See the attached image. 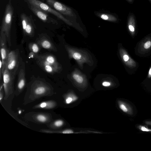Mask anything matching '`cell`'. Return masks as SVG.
<instances>
[{
    "mask_svg": "<svg viewBox=\"0 0 151 151\" xmlns=\"http://www.w3.org/2000/svg\"><path fill=\"white\" fill-rule=\"evenodd\" d=\"M37 64L45 71L51 74L58 72L61 68L55 57L49 54L35 56Z\"/></svg>",
    "mask_w": 151,
    "mask_h": 151,
    "instance_id": "6da1fadb",
    "label": "cell"
},
{
    "mask_svg": "<svg viewBox=\"0 0 151 151\" xmlns=\"http://www.w3.org/2000/svg\"><path fill=\"white\" fill-rule=\"evenodd\" d=\"M13 8L11 0L7 4L1 27V31L5 34L7 42L9 46L11 45V29L12 24Z\"/></svg>",
    "mask_w": 151,
    "mask_h": 151,
    "instance_id": "7a4b0ae2",
    "label": "cell"
},
{
    "mask_svg": "<svg viewBox=\"0 0 151 151\" xmlns=\"http://www.w3.org/2000/svg\"><path fill=\"white\" fill-rule=\"evenodd\" d=\"M27 4H31L47 13L55 15L66 23L70 24V22L61 13L52 8L48 5L39 0H24Z\"/></svg>",
    "mask_w": 151,
    "mask_h": 151,
    "instance_id": "3957f363",
    "label": "cell"
},
{
    "mask_svg": "<svg viewBox=\"0 0 151 151\" xmlns=\"http://www.w3.org/2000/svg\"><path fill=\"white\" fill-rule=\"evenodd\" d=\"M19 56L18 51L14 50L10 51L5 67L14 76L19 66Z\"/></svg>",
    "mask_w": 151,
    "mask_h": 151,
    "instance_id": "277c9868",
    "label": "cell"
},
{
    "mask_svg": "<svg viewBox=\"0 0 151 151\" xmlns=\"http://www.w3.org/2000/svg\"><path fill=\"white\" fill-rule=\"evenodd\" d=\"M22 29L24 34L32 36L34 33V27L31 18L22 13L20 16Z\"/></svg>",
    "mask_w": 151,
    "mask_h": 151,
    "instance_id": "5b68a950",
    "label": "cell"
},
{
    "mask_svg": "<svg viewBox=\"0 0 151 151\" xmlns=\"http://www.w3.org/2000/svg\"><path fill=\"white\" fill-rule=\"evenodd\" d=\"M27 4L30 10L43 22L56 24H58L57 21L50 16L47 12L31 4Z\"/></svg>",
    "mask_w": 151,
    "mask_h": 151,
    "instance_id": "8992f818",
    "label": "cell"
},
{
    "mask_svg": "<svg viewBox=\"0 0 151 151\" xmlns=\"http://www.w3.org/2000/svg\"><path fill=\"white\" fill-rule=\"evenodd\" d=\"M6 37L4 33L0 31V49L1 57L2 63L3 71L5 69L9 52L7 47Z\"/></svg>",
    "mask_w": 151,
    "mask_h": 151,
    "instance_id": "52a82bcc",
    "label": "cell"
},
{
    "mask_svg": "<svg viewBox=\"0 0 151 151\" xmlns=\"http://www.w3.org/2000/svg\"><path fill=\"white\" fill-rule=\"evenodd\" d=\"M47 4L61 14L73 16L72 10L69 7L55 0H46Z\"/></svg>",
    "mask_w": 151,
    "mask_h": 151,
    "instance_id": "ba28073f",
    "label": "cell"
},
{
    "mask_svg": "<svg viewBox=\"0 0 151 151\" xmlns=\"http://www.w3.org/2000/svg\"><path fill=\"white\" fill-rule=\"evenodd\" d=\"M14 76L6 68L3 71V87L6 93L12 88V82Z\"/></svg>",
    "mask_w": 151,
    "mask_h": 151,
    "instance_id": "9c48e42d",
    "label": "cell"
},
{
    "mask_svg": "<svg viewBox=\"0 0 151 151\" xmlns=\"http://www.w3.org/2000/svg\"><path fill=\"white\" fill-rule=\"evenodd\" d=\"M36 42L40 47L44 49L54 52L57 51L56 48L52 42L44 36L39 37Z\"/></svg>",
    "mask_w": 151,
    "mask_h": 151,
    "instance_id": "30bf717a",
    "label": "cell"
},
{
    "mask_svg": "<svg viewBox=\"0 0 151 151\" xmlns=\"http://www.w3.org/2000/svg\"><path fill=\"white\" fill-rule=\"evenodd\" d=\"M119 53L122 61L127 67L132 68L136 66V62L131 58L125 50L121 48L119 50Z\"/></svg>",
    "mask_w": 151,
    "mask_h": 151,
    "instance_id": "8fae6325",
    "label": "cell"
},
{
    "mask_svg": "<svg viewBox=\"0 0 151 151\" xmlns=\"http://www.w3.org/2000/svg\"><path fill=\"white\" fill-rule=\"evenodd\" d=\"M151 48V37L145 38L139 43L137 51L141 54L148 52Z\"/></svg>",
    "mask_w": 151,
    "mask_h": 151,
    "instance_id": "7c38bea8",
    "label": "cell"
},
{
    "mask_svg": "<svg viewBox=\"0 0 151 151\" xmlns=\"http://www.w3.org/2000/svg\"><path fill=\"white\" fill-rule=\"evenodd\" d=\"M66 48L70 58H73L81 64L86 61V59L81 53L78 51L73 50V49L67 46Z\"/></svg>",
    "mask_w": 151,
    "mask_h": 151,
    "instance_id": "4fadbf2b",
    "label": "cell"
},
{
    "mask_svg": "<svg viewBox=\"0 0 151 151\" xmlns=\"http://www.w3.org/2000/svg\"><path fill=\"white\" fill-rule=\"evenodd\" d=\"M26 77L24 68H21L19 72L17 84V88L20 90L22 89L25 85Z\"/></svg>",
    "mask_w": 151,
    "mask_h": 151,
    "instance_id": "5bb4252c",
    "label": "cell"
},
{
    "mask_svg": "<svg viewBox=\"0 0 151 151\" xmlns=\"http://www.w3.org/2000/svg\"><path fill=\"white\" fill-rule=\"evenodd\" d=\"M34 92L37 95H41L45 93L48 88L44 83L40 81H37L35 82Z\"/></svg>",
    "mask_w": 151,
    "mask_h": 151,
    "instance_id": "9a60e30c",
    "label": "cell"
},
{
    "mask_svg": "<svg viewBox=\"0 0 151 151\" xmlns=\"http://www.w3.org/2000/svg\"><path fill=\"white\" fill-rule=\"evenodd\" d=\"M55 103L52 101H50L42 102L40 104L36 106V108L44 109H52L55 106Z\"/></svg>",
    "mask_w": 151,
    "mask_h": 151,
    "instance_id": "2e32d148",
    "label": "cell"
},
{
    "mask_svg": "<svg viewBox=\"0 0 151 151\" xmlns=\"http://www.w3.org/2000/svg\"><path fill=\"white\" fill-rule=\"evenodd\" d=\"M28 47L30 51L35 54L37 53L40 50V46L36 43H30Z\"/></svg>",
    "mask_w": 151,
    "mask_h": 151,
    "instance_id": "e0dca14e",
    "label": "cell"
},
{
    "mask_svg": "<svg viewBox=\"0 0 151 151\" xmlns=\"http://www.w3.org/2000/svg\"><path fill=\"white\" fill-rule=\"evenodd\" d=\"M129 31L132 36H134L135 33V24L134 20H129L128 24Z\"/></svg>",
    "mask_w": 151,
    "mask_h": 151,
    "instance_id": "ac0fdd59",
    "label": "cell"
},
{
    "mask_svg": "<svg viewBox=\"0 0 151 151\" xmlns=\"http://www.w3.org/2000/svg\"><path fill=\"white\" fill-rule=\"evenodd\" d=\"M72 78L78 83H82L84 79L83 77L80 74L77 73H73L72 74Z\"/></svg>",
    "mask_w": 151,
    "mask_h": 151,
    "instance_id": "d6986e66",
    "label": "cell"
},
{
    "mask_svg": "<svg viewBox=\"0 0 151 151\" xmlns=\"http://www.w3.org/2000/svg\"><path fill=\"white\" fill-rule=\"evenodd\" d=\"M77 99L76 96L73 95H68L65 99V102L66 104H69Z\"/></svg>",
    "mask_w": 151,
    "mask_h": 151,
    "instance_id": "ffe728a7",
    "label": "cell"
},
{
    "mask_svg": "<svg viewBox=\"0 0 151 151\" xmlns=\"http://www.w3.org/2000/svg\"><path fill=\"white\" fill-rule=\"evenodd\" d=\"M100 17L103 20L109 21H115L116 19L114 17L104 14L101 15Z\"/></svg>",
    "mask_w": 151,
    "mask_h": 151,
    "instance_id": "44dd1931",
    "label": "cell"
},
{
    "mask_svg": "<svg viewBox=\"0 0 151 151\" xmlns=\"http://www.w3.org/2000/svg\"><path fill=\"white\" fill-rule=\"evenodd\" d=\"M119 107L121 110L124 113H127L129 111V108L127 105L123 103L119 104Z\"/></svg>",
    "mask_w": 151,
    "mask_h": 151,
    "instance_id": "7402d4cb",
    "label": "cell"
},
{
    "mask_svg": "<svg viewBox=\"0 0 151 151\" xmlns=\"http://www.w3.org/2000/svg\"><path fill=\"white\" fill-rule=\"evenodd\" d=\"M37 119L41 122H44L47 121V117L42 114H39L36 117Z\"/></svg>",
    "mask_w": 151,
    "mask_h": 151,
    "instance_id": "603a6c76",
    "label": "cell"
},
{
    "mask_svg": "<svg viewBox=\"0 0 151 151\" xmlns=\"http://www.w3.org/2000/svg\"><path fill=\"white\" fill-rule=\"evenodd\" d=\"M63 124V121L61 120H56L54 123V126L57 127H60L62 126Z\"/></svg>",
    "mask_w": 151,
    "mask_h": 151,
    "instance_id": "cb8c5ba5",
    "label": "cell"
},
{
    "mask_svg": "<svg viewBox=\"0 0 151 151\" xmlns=\"http://www.w3.org/2000/svg\"><path fill=\"white\" fill-rule=\"evenodd\" d=\"M3 77L2 63L1 58H0V79Z\"/></svg>",
    "mask_w": 151,
    "mask_h": 151,
    "instance_id": "d4e9b609",
    "label": "cell"
},
{
    "mask_svg": "<svg viewBox=\"0 0 151 151\" xmlns=\"http://www.w3.org/2000/svg\"><path fill=\"white\" fill-rule=\"evenodd\" d=\"M139 129L141 131L143 132H151V129H148L144 126H140L139 127Z\"/></svg>",
    "mask_w": 151,
    "mask_h": 151,
    "instance_id": "484cf974",
    "label": "cell"
},
{
    "mask_svg": "<svg viewBox=\"0 0 151 151\" xmlns=\"http://www.w3.org/2000/svg\"><path fill=\"white\" fill-rule=\"evenodd\" d=\"M73 130L71 129H66L62 131L61 133L63 134H72L73 133Z\"/></svg>",
    "mask_w": 151,
    "mask_h": 151,
    "instance_id": "4316f807",
    "label": "cell"
},
{
    "mask_svg": "<svg viewBox=\"0 0 151 151\" xmlns=\"http://www.w3.org/2000/svg\"><path fill=\"white\" fill-rule=\"evenodd\" d=\"M111 85V83L108 81H105L102 83V86L104 87H109Z\"/></svg>",
    "mask_w": 151,
    "mask_h": 151,
    "instance_id": "83f0119b",
    "label": "cell"
},
{
    "mask_svg": "<svg viewBox=\"0 0 151 151\" xmlns=\"http://www.w3.org/2000/svg\"><path fill=\"white\" fill-rule=\"evenodd\" d=\"M147 77L148 78L151 77V67L150 68Z\"/></svg>",
    "mask_w": 151,
    "mask_h": 151,
    "instance_id": "f1b7e54d",
    "label": "cell"
},
{
    "mask_svg": "<svg viewBox=\"0 0 151 151\" xmlns=\"http://www.w3.org/2000/svg\"></svg>",
    "mask_w": 151,
    "mask_h": 151,
    "instance_id": "f546056e",
    "label": "cell"
}]
</instances>
